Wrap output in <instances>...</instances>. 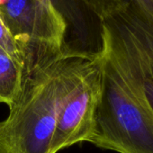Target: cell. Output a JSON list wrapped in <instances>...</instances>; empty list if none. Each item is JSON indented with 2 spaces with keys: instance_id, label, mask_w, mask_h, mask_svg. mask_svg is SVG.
Returning a JSON list of instances; mask_svg holds the SVG:
<instances>
[{
  "instance_id": "obj_7",
  "label": "cell",
  "mask_w": 153,
  "mask_h": 153,
  "mask_svg": "<svg viewBox=\"0 0 153 153\" xmlns=\"http://www.w3.org/2000/svg\"><path fill=\"white\" fill-rule=\"evenodd\" d=\"M22 87V66L0 49V104L11 107Z\"/></svg>"
},
{
  "instance_id": "obj_2",
  "label": "cell",
  "mask_w": 153,
  "mask_h": 153,
  "mask_svg": "<svg viewBox=\"0 0 153 153\" xmlns=\"http://www.w3.org/2000/svg\"><path fill=\"white\" fill-rule=\"evenodd\" d=\"M101 67V95L88 142L119 153H153V113L105 55Z\"/></svg>"
},
{
  "instance_id": "obj_1",
  "label": "cell",
  "mask_w": 153,
  "mask_h": 153,
  "mask_svg": "<svg viewBox=\"0 0 153 153\" xmlns=\"http://www.w3.org/2000/svg\"><path fill=\"white\" fill-rule=\"evenodd\" d=\"M17 44L23 59L22 87L7 117L0 121V153H51L60 50L32 42Z\"/></svg>"
},
{
  "instance_id": "obj_6",
  "label": "cell",
  "mask_w": 153,
  "mask_h": 153,
  "mask_svg": "<svg viewBox=\"0 0 153 153\" xmlns=\"http://www.w3.org/2000/svg\"><path fill=\"white\" fill-rule=\"evenodd\" d=\"M65 23L61 58H80L95 61L105 53L103 20L85 0H49Z\"/></svg>"
},
{
  "instance_id": "obj_5",
  "label": "cell",
  "mask_w": 153,
  "mask_h": 153,
  "mask_svg": "<svg viewBox=\"0 0 153 153\" xmlns=\"http://www.w3.org/2000/svg\"><path fill=\"white\" fill-rule=\"evenodd\" d=\"M0 18L16 42L60 50L66 26L49 0H0Z\"/></svg>"
},
{
  "instance_id": "obj_8",
  "label": "cell",
  "mask_w": 153,
  "mask_h": 153,
  "mask_svg": "<svg viewBox=\"0 0 153 153\" xmlns=\"http://www.w3.org/2000/svg\"><path fill=\"white\" fill-rule=\"evenodd\" d=\"M90 9L102 20L126 7L130 0H85Z\"/></svg>"
},
{
  "instance_id": "obj_9",
  "label": "cell",
  "mask_w": 153,
  "mask_h": 153,
  "mask_svg": "<svg viewBox=\"0 0 153 153\" xmlns=\"http://www.w3.org/2000/svg\"><path fill=\"white\" fill-rule=\"evenodd\" d=\"M0 49L3 50L19 65L23 66L22 54L18 44L0 18Z\"/></svg>"
},
{
  "instance_id": "obj_4",
  "label": "cell",
  "mask_w": 153,
  "mask_h": 153,
  "mask_svg": "<svg viewBox=\"0 0 153 153\" xmlns=\"http://www.w3.org/2000/svg\"><path fill=\"white\" fill-rule=\"evenodd\" d=\"M104 55L153 113V49L140 42L115 16L103 19Z\"/></svg>"
},
{
  "instance_id": "obj_3",
  "label": "cell",
  "mask_w": 153,
  "mask_h": 153,
  "mask_svg": "<svg viewBox=\"0 0 153 153\" xmlns=\"http://www.w3.org/2000/svg\"><path fill=\"white\" fill-rule=\"evenodd\" d=\"M57 76L58 111L51 153L89 141L101 95V59L61 58Z\"/></svg>"
},
{
  "instance_id": "obj_10",
  "label": "cell",
  "mask_w": 153,
  "mask_h": 153,
  "mask_svg": "<svg viewBox=\"0 0 153 153\" xmlns=\"http://www.w3.org/2000/svg\"><path fill=\"white\" fill-rule=\"evenodd\" d=\"M138 9L153 19V0H130Z\"/></svg>"
}]
</instances>
